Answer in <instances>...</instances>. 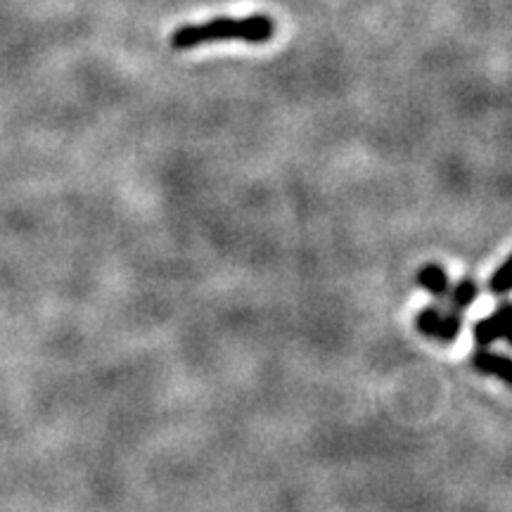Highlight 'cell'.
<instances>
[{
    "label": "cell",
    "mask_w": 512,
    "mask_h": 512,
    "mask_svg": "<svg viewBox=\"0 0 512 512\" xmlns=\"http://www.w3.org/2000/svg\"><path fill=\"white\" fill-rule=\"evenodd\" d=\"M275 36L273 17L264 12H254L245 17H214L202 24H185L171 31L169 46L185 53V50H195L202 46H214V43L240 41L249 46H264Z\"/></svg>",
    "instance_id": "6da1fadb"
},
{
    "label": "cell",
    "mask_w": 512,
    "mask_h": 512,
    "mask_svg": "<svg viewBox=\"0 0 512 512\" xmlns=\"http://www.w3.org/2000/svg\"><path fill=\"white\" fill-rule=\"evenodd\" d=\"M415 328H418L422 335L437 339V342H453L463 330V313L460 311H444L439 306H425L415 318Z\"/></svg>",
    "instance_id": "7a4b0ae2"
},
{
    "label": "cell",
    "mask_w": 512,
    "mask_h": 512,
    "mask_svg": "<svg viewBox=\"0 0 512 512\" xmlns=\"http://www.w3.org/2000/svg\"><path fill=\"white\" fill-rule=\"evenodd\" d=\"M512 328V302H503L491 316H484L472 328L475 342L479 347H491L494 342H501L505 332Z\"/></svg>",
    "instance_id": "3957f363"
},
{
    "label": "cell",
    "mask_w": 512,
    "mask_h": 512,
    "mask_svg": "<svg viewBox=\"0 0 512 512\" xmlns=\"http://www.w3.org/2000/svg\"><path fill=\"white\" fill-rule=\"evenodd\" d=\"M472 368H477L479 373L498 377V380L512 387V358L498 351H491L489 347L477 349L472 354Z\"/></svg>",
    "instance_id": "277c9868"
},
{
    "label": "cell",
    "mask_w": 512,
    "mask_h": 512,
    "mask_svg": "<svg viewBox=\"0 0 512 512\" xmlns=\"http://www.w3.org/2000/svg\"><path fill=\"white\" fill-rule=\"evenodd\" d=\"M418 285L425 292H430L434 299H444L448 290H451V280H448V273L439 264H427L422 266L418 275H415Z\"/></svg>",
    "instance_id": "5b68a950"
},
{
    "label": "cell",
    "mask_w": 512,
    "mask_h": 512,
    "mask_svg": "<svg viewBox=\"0 0 512 512\" xmlns=\"http://www.w3.org/2000/svg\"><path fill=\"white\" fill-rule=\"evenodd\" d=\"M446 297H448V302H451V309H453V311L463 313L465 309H470V306L477 302V297H479V283H477L475 278H463V280H458L456 287H451Z\"/></svg>",
    "instance_id": "8992f818"
},
{
    "label": "cell",
    "mask_w": 512,
    "mask_h": 512,
    "mask_svg": "<svg viewBox=\"0 0 512 512\" xmlns=\"http://www.w3.org/2000/svg\"><path fill=\"white\" fill-rule=\"evenodd\" d=\"M486 290L496 294V297H505V294L512 292V254L498 266V271L491 275L489 283H486Z\"/></svg>",
    "instance_id": "52a82bcc"
},
{
    "label": "cell",
    "mask_w": 512,
    "mask_h": 512,
    "mask_svg": "<svg viewBox=\"0 0 512 512\" xmlns=\"http://www.w3.org/2000/svg\"><path fill=\"white\" fill-rule=\"evenodd\" d=\"M503 342L508 344V347H512V328H510V330L505 332V335H503Z\"/></svg>",
    "instance_id": "ba28073f"
}]
</instances>
